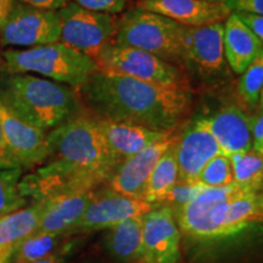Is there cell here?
<instances>
[{
  "label": "cell",
  "instance_id": "cell-1",
  "mask_svg": "<svg viewBox=\"0 0 263 263\" xmlns=\"http://www.w3.org/2000/svg\"><path fill=\"white\" fill-rule=\"evenodd\" d=\"M81 103L95 117L154 130L173 132L188 114L190 95L182 85H166L95 71L78 88Z\"/></svg>",
  "mask_w": 263,
  "mask_h": 263
},
{
  "label": "cell",
  "instance_id": "cell-2",
  "mask_svg": "<svg viewBox=\"0 0 263 263\" xmlns=\"http://www.w3.org/2000/svg\"><path fill=\"white\" fill-rule=\"evenodd\" d=\"M0 101L25 122L50 132L80 112L78 90L32 73H0Z\"/></svg>",
  "mask_w": 263,
  "mask_h": 263
},
{
  "label": "cell",
  "instance_id": "cell-3",
  "mask_svg": "<svg viewBox=\"0 0 263 263\" xmlns=\"http://www.w3.org/2000/svg\"><path fill=\"white\" fill-rule=\"evenodd\" d=\"M49 157L64 168L94 179L108 182L118 161L115 159L98 124L97 117L77 112L48 133Z\"/></svg>",
  "mask_w": 263,
  "mask_h": 263
},
{
  "label": "cell",
  "instance_id": "cell-4",
  "mask_svg": "<svg viewBox=\"0 0 263 263\" xmlns=\"http://www.w3.org/2000/svg\"><path fill=\"white\" fill-rule=\"evenodd\" d=\"M3 60L8 73H35L76 89L98 71L93 59L60 42L27 49H5Z\"/></svg>",
  "mask_w": 263,
  "mask_h": 263
},
{
  "label": "cell",
  "instance_id": "cell-5",
  "mask_svg": "<svg viewBox=\"0 0 263 263\" xmlns=\"http://www.w3.org/2000/svg\"><path fill=\"white\" fill-rule=\"evenodd\" d=\"M183 27L155 12L132 8L120 16L111 43L147 51L179 67Z\"/></svg>",
  "mask_w": 263,
  "mask_h": 263
},
{
  "label": "cell",
  "instance_id": "cell-6",
  "mask_svg": "<svg viewBox=\"0 0 263 263\" xmlns=\"http://www.w3.org/2000/svg\"><path fill=\"white\" fill-rule=\"evenodd\" d=\"M179 68L206 87H217L228 81L229 66L223 49V22L183 27Z\"/></svg>",
  "mask_w": 263,
  "mask_h": 263
},
{
  "label": "cell",
  "instance_id": "cell-7",
  "mask_svg": "<svg viewBox=\"0 0 263 263\" xmlns=\"http://www.w3.org/2000/svg\"><path fill=\"white\" fill-rule=\"evenodd\" d=\"M98 71L134 80L186 87V77L178 66L140 50L108 43L94 59Z\"/></svg>",
  "mask_w": 263,
  "mask_h": 263
},
{
  "label": "cell",
  "instance_id": "cell-8",
  "mask_svg": "<svg viewBox=\"0 0 263 263\" xmlns=\"http://www.w3.org/2000/svg\"><path fill=\"white\" fill-rule=\"evenodd\" d=\"M58 11L60 16L59 42L93 60L112 41L120 22L118 15L90 11L70 2Z\"/></svg>",
  "mask_w": 263,
  "mask_h": 263
},
{
  "label": "cell",
  "instance_id": "cell-9",
  "mask_svg": "<svg viewBox=\"0 0 263 263\" xmlns=\"http://www.w3.org/2000/svg\"><path fill=\"white\" fill-rule=\"evenodd\" d=\"M240 190L235 184L223 188H203L192 201L174 213L179 229L197 240L222 238L229 203Z\"/></svg>",
  "mask_w": 263,
  "mask_h": 263
},
{
  "label": "cell",
  "instance_id": "cell-10",
  "mask_svg": "<svg viewBox=\"0 0 263 263\" xmlns=\"http://www.w3.org/2000/svg\"><path fill=\"white\" fill-rule=\"evenodd\" d=\"M60 39L58 10L39 9L16 2L0 27L2 48L24 49L51 44Z\"/></svg>",
  "mask_w": 263,
  "mask_h": 263
},
{
  "label": "cell",
  "instance_id": "cell-11",
  "mask_svg": "<svg viewBox=\"0 0 263 263\" xmlns=\"http://www.w3.org/2000/svg\"><path fill=\"white\" fill-rule=\"evenodd\" d=\"M155 206L144 199L123 195L111 188L97 190L94 199L68 235L108 229L132 217L144 216Z\"/></svg>",
  "mask_w": 263,
  "mask_h": 263
},
{
  "label": "cell",
  "instance_id": "cell-12",
  "mask_svg": "<svg viewBox=\"0 0 263 263\" xmlns=\"http://www.w3.org/2000/svg\"><path fill=\"white\" fill-rule=\"evenodd\" d=\"M0 123L10 157L18 168H32L48 160V132L32 126L0 101Z\"/></svg>",
  "mask_w": 263,
  "mask_h": 263
},
{
  "label": "cell",
  "instance_id": "cell-13",
  "mask_svg": "<svg viewBox=\"0 0 263 263\" xmlns=\"http://www.w3.org/2000/svg\"><path fill=\"white\" fill-rule=\"evenodd\" d=\"M180 230L168 206H155L143 216V263H178Z\"/></svg>",
  "mask_w": 263,
  "mask_h": 263
},
{
  "label": "cell",
  "instance_id": "cell-14",
  "mask_svg": "<svg viewBox=\"0 0 263 263\" xmlns=\"http://www.w3.org/2000/svg\"><path fill=\"white\" fill-rule=\"evenodd\" d=\"M221 154V147L207 127L205 117L193 120L176 140L179 182L195 183L203 166Z\"/></svg>",
  "mask_w": 263,
  "mask_h": 263
},
{
  "label": "cell",
  "instance_id": "cell-15",
  "mask_svg": "<svg viewBox=\"0 0 263 263\" xmlns=\"http://www.w3.org/2000/svg\"><path fill=\"white\" fill-rule=\"evenodd\" d=\"M176 138L173 132L140 153L122 161L108 179L110 188L123 195L143 199L154 167L164 151L174 143Z\"/></svg>",
  "mask_w": 263,
  "mask_h": 263
},
{
  "label": "cell",
  "instance_id": "cell-16",
  "mask_svg": "<svg viewBox=\"0 0 263 263\" xmlns=\"http://www.w3.org/2000/svg\"><path fill=\"white\" fill-rule=\"evenodd\" d=\"M136 8L164 16L184 27L224 22L232 12L223 0H137Z\"/></svg>",
  "mask_w": 263,
  "mask_h": 263
},
{
  "label": "cell",
  "instance_id": "cell-17",
  "mask_svg": "<svg viewBox=\"0 0 263 263\" xmlns=\"http://www.w3.org/2000/svg\"><path fill=\"white\" fill-rule=\"evenodd\" d=\"M205 120L224 155L252 150V116L242 107L227 105Z\"/></svg>",
  "mask_w": 263,
  "mask_h": 263
},
{
  "label": "cell",
  "instance_id": "cell-18",
  "mask_svg": "<svg viewBox=\"0 0 263 263\" xmlns=\"http://www.w3.org/2000/svg\"><path fill=\"white\" fill-rule=\"evenodd\" d=\"M98 124L115 159L121 163L173 132L154 130L138 124L99 118Z\"/></svg>",
  "mask_w": 263,
  "mask_h": 263
},
{
  "label": "cell",
  "instance_id": "cell-19",
  "mask_svg": "<svg viewBox=\"0 0 263 263\" xmlns=\"http://www.w3.org/2000/svg\"><path fill=\"white\" fill-rule=\"evenodd\" d=\"M223 49L230 71L241 74L263 52V45L236 12L223 22Z\"/></svg>",
  "mask_w": 263,
  "mask_h": 263
},
{
  "label": "cell",
  "instance_id": "cell-20",
  "mask_svg": "<svg viewBox=\"0 0 263 263\" xmlns=\"http://www.w3.org/2000/svg\"><path fill=\"white\" fill-rule=\"evenodd\" d=\"M98 189L71 194L47 202L39 224L33 234H59L70 236L68 233L77 224Z\"/></svg>",
  "mask_w": 263,
  "mask_h": 263
},
{
  "label": "cell",
  "instance_id": "cell-21",
  "mask_svg": "<svg viewBox=\"0 0 263 263\" xmlns=\"http://www.w3.org/2000/svg\"><path fill=\"white\" fill-rule=\"evenodd\" d=\"M105 246L118 263L141 261L143 250V216L132 217L107 229Z\"/></svg>",
  "mask_w": 263,
  "mask_h": 263
},
{
  "label": "cell",
  "instance_id": "cell-22",
  "mask_svg": "<svg viewBox=\"0 0 263 263\" xmlns=\"http://www.w3.org/2000/svg\"><path fill=\"white\" fill-rule=\"evenodd\" d=\"M47 202H32L9 215L0 217V246L14 250L22 240L35 232Z\"/></svg>",
  "mask_w": 263,
  "mask_h": 263
},
{
  "label": "cell",
  "instance_id": "cell-23",
  "mask_svg": "<svg viewBox=\"0 0 263 263\" xmlns=\"http://www.w3.org/2000/svg\"><path fill=\"white\" fill-rule=\"evenodd\" d=\"M176 140L164 151L150 174L143 199L154 205H160L164 196L179 180L178 163L176 159Z\"/></svg>",
  "mask_w": 263,
  "mask_h": 263
},
{
  "label": "cell",
  "instance_id": "cell-24",
  "mask_svg": "<svg viewBox=\"0 0 263 263\" xmlns=\"http://www.w3.org/2000/svg\"><path fill=\"white\" fill-rule=\"evenodd\" d=\"M262 216L258 209L257 193L240 190L238 195L229 203L224 223H223L222 238L233 235L246 228L250 223L257 221Z\"/></svg>",
  "mask_w": 263,
  "mask_h": 263
},
{
  "label": "cell",
  "instance_id": "cell-25",
  "mask_svg": "<svg viewBox=\"0 0 263 263\" xmlns=\"http://www.w3.org/2000/svg\"><path fill=\"white\" fill-rule=\"evenodd\" d=\"M233 182L245 192L258 193L263 188V155L255 150L229 156Z\"/></svg>",
  "mask_w": 263,
  "mask_h": 263
},
{
  "label": "cell",
  "instance_id": "cell-26",
  "mask_svg": "<svg viewBox=\"0 0 263 263\" xmlns=\"http://www.w3.org/2000/svg\"><path fill=\"white\" fill-rule=\"evenodd\" d=\"M66 238L68 236L59 234L29 235L12 250L10 263H32L48 257L64 244Z\"/></svg>",
  "mask_w": 263,
  "mask_h": 263
},
{
  "label": "cell",
  "instance_id": "cell-27",
  "mask_svg": "<svg viewBox=\"0 0 263 263\" xmlns=\"http://www.w3.org/2000/svg\"><path fill=\"white\" fill-rule=\"evenodd\" d=\"M263 89V52L256 58L249 67L240 74L236 91L241 104L254 110L259 103V95Z\"/></svg>",
  "mask_w": 263,
  "mask_h": 263
},
{
  "label": "cell",
  "instance_id": "cell-28",
  "mask_svg": "<svg viewBox=\"0 0 263 263\" xmlns=\"http://www.w3.org/2000/svg\"><path fill=\"white\" fill-rule=\"evenodd\" d=\"M22 168H0V217L22 209L28 201L20 194Z\"/></svg>",
  "mask_w": 263,
  "mask_h": 263
},
{
  "label": "cell",
  "instance_id": "cell-29",
  "mask_svg": "<svg viewBox=\"0 0 263 263\" xmlns=\"http://www.w3.org/2000/svg\"><path fill=\"white\" fill-rule=\"evenodd\" d=\"M195 183L203 188H223L234 184L230 157L221 154L210 160L200 171Z\"/></svg>",
  "mask_w": 263,
  "mask_h": 263
},
{
  "label": "cell",
  "instance_id": "cell-30",
  "mask_svg": "<svg viewBox=\"0 0 263 263\" xmlns=\"http://www.w3.org/2000/svg\"><path fill=\"white\" fill-rule=\"evenodd\" d=\"M203 189V186L196 183H186V182H177L173 188L170 190L168 194L164 196L162 202L160 205L168 206L173 213L182 209L184 205L189 203Z\"/></svg>",
  "mask_w": 263,
  "mask_h": 263
},
{
  "label": "cell",
  "instance_id": "cell-31",
  "mask_svg": "<svg viewBox=\"0 0 263 263\" xmlns=\"http://www.w3.org/2000/svg\"><path fill=\"white\" fill-rule=\"evenodd\" d=\"M81 8L104 14H122L129 0H67Z\"/></svg>",
  "mask_w": 263,
  "mask_h": 263
},
{
  "label": "cell",
  "instance_id": "cell-32",
  "mask_svg": "<svg viewBox=\"0 0 263 263\" xmlns=\"http://www.w3.org/2000/svg\"><path fill=\"white\" fill-rule=\"evenodd\" d=\"M232 12H248L263 16V0H223Z\"/></svg>",
  "mask_w": 263,
  "mask_h": 263
},
{
  "label": "cell",
  "instance_id": "cell-33",
  "mask_svg": "<svg viewBox=\"0 0 263 263\" xmlns=\"http://www.w3.org/2000/svg\"><path fill=\"white\" fill-rule=\"evenodd\" d=\"M78 242H80V240L78 239L67 240V241H65L64 244L57 250V251L52 252V254L49 255L48 257L39 259V261H35L32 263H64L66 259H67L68 256L73 252L76 245H77Z\"/></svg>",
  "mask_w": 263,
  "mask_h": 263
},
{
  "label": "cell",
  "instance_id": "cell-34",
  "mask_svg": "<svg viewBox=\"0 0 263 263\" xmlns=\"http://www.w3.org/2000/svg\"><path fill=\"white\" fill-rule=\"evenodd\" d=\"M252 150L263 155V108L252 116Z\"/></svg>",
  "mask_w": 263,
  "mask_h": 263
},
{
  "label": "cell",
  "instance_id": "cell-35",
  "mask_svg": "<svg viewBox=\"0 0 263 263\" xmlns=\"http://www.w3.org/2000/svg\"><path fill=\"white\" fill-rule=\"evenodd\" d=\"M236 14L263 45V16L248 14V12H236Z\"/></svg>",
  "mask_w": 263,
  "mask_h": 263
},
{
  "label": "cell",
  "instance_id": "cell-36",
  "mask_svg": "<svg viewBox=\"0 0 263 263\" xmlns=\"http://www.w3.org/2000/svg\"><path fill=\"white\" fill-rule=\"evenodd\" d=\"M16 2L47 10H60L67 4V0H16Z\"/></svg>",
  "mask_w": 263,
  "mask_h": 263
},
{
  "label": "cell",
  "instance_id": "cell-37",
  "mask_svg": "<svg viewBox=\"0 0 263 263\" xmlns=\"http://www.w3.org/2000/svg\"><path fill=\"white\" fill-rule=\"evenodd\" d=\"M0 168H18L15 166L14 161L10 157V154L6 146L4 134H3L2 123H0Z\"/></svg>",
  "mask_w": 263,
  "mask_h": 263
},
{
  "label": "cell",
  "instance_id": "cell-38",
  "mask_svg": "<svg viewBox=\"0 0 263 263\" xmlns=\"http://www.w3.org/2000/svg\"><path fill=\"white\" fill-rule=\"evenodd\" d=\"M15 3L16 0H0V27L4 24Z\"/></svg>",
  "mask_w": 263,
  "mask_h": 263
},
{
  "label": "cell",
  "instance_id": "cell-39",
  "mask_svg": "<svg viewBox=\"0 0 263 263\" xmlns=\"http://www.w3.org/2000/svg\"><path fill=\"white\" fill-rule=\"evenodd\" d=\"M12 249L11 248H2L0 246V263H4L11 258Z\"/></svg>",
  "mask_w": 263,
  "mask_h": 263
},
{
  "label": "cell",
  "instance_id": "cell-40",
  "mask_svg": "<svg viewBox=\"0 0 263 263\" xmlns=\"http://www.w3.org/2000/svg\"><path fill=\"white\" fill-rule=\"evenodd\" d=\"M257 201H258V209L263 216V188L257 193Z\"/></svg>",
  "mask_w": 263,
  "mask_h": 263
},
{
  "label": "cell",
  "instance_id": "cell-41",
  "mask_svg": "<svg viewBox=\"0 0 263 263\" xmlns=\"http://www.w3.org/2000/svg\"><path fill=\"white\" fill-rule=\"evenodd\" d=\"M4 72V60H3V49L2 45H0V73Z\"/></svg>",
  "mask_w": 263,
  "mask_h": 263
},
{
  "label": "cell",
  "instance_id": "cell-42",
  "mask_svg": "<svg viewBox=\"0 0 263 263\" xmlns=\"http://www.w3.org/2000/svg\"><path fill=\"white\" fill-rule=\"evenodd\" d=\"M259 108H263V89L259 95Z\"/></svg>",
  "mask_w": 263,
  "mask_h": 263
},
{
  "label": "cell",
  "instance_id": "cell-43",
  "mask_svg": "<svg viewBox=\"0 0 263 263\" xmlns=\"http://www.w3.org/2000/svg\"><path fill=\"white\" fill-rule=\"evenodd\" d=\"M10 259H11V258H10ZM10 259H8V261H6V262H4V263H10Z\"/></svg>",
  "mask_w": 263,
  "mask_h": 263
}]
</instances>
